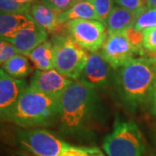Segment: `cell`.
I'll return each instance as SVG.
<instances>
[{"mask_svg": "<svg viewBox=\"0 0 156 156\" xmlns=\"http://www.w3.org/2000/svg\"><path fill=\"white\" fill-rule=\"evenodd\" d=\"M84 1H90V0H75V4L79 3V2H84Z\"/></svg>", "mask_w": 156, "mask_h": 156, "instance_id": "obj_32", "label": "cell"}, {"mask_svg": "<svg viewBox=\"0 0 156 156\" xmlns=\"http://www.w3.org/2000/svg\"><path fill=\"white\" fill-rule=\"evenodd\" d=\"M99 107L100 101L95 89L74 80L59 101L57 120L61 130L74 136L87 134Z\"/></svg>", "mask_w": 156, "mask_h": 156, "instance_id": "obj_1", "label": "cell"}, {"mask_svg": "<svg viewBox=\"0 0 156 156\" xmlns=\"http://www.w3.org/2000/svg\"><path fill=\"white\" fill-rule=\"evenodd\" d=\"M21 3H24V4H33L35 0H17Z\"/></svg>", "mask_w": 156, "mask_h": 156, "instance_id": "obj_30", "label": "cell"}, {"mask_svg": "<svg viewBox=\"0 0 156 156\" xmlns=\"http://www.w3.org/2000/svg\"><path fill=\"white\" fill-rule=\"evenodd\" d=\"M116 82L123 102L135 110L151 98L156 83V58L131 59L118 69Z\"/></svg>", "mask_w": 156, "mask_h": 156, "instance_id": "obj_2", "label": "cell"}, {"mask_svg": "<svg viewBox=\"0 0 156 156\" xmlns=\"http://www.w3.org/2000/svg\"><path fill=\"white\" fill-rule=\"evenodd\" d=\"M151 100H152V102H153V109H154V112L155 113L156 115V83L154 85V87L152 95H151Z\"/></svg>", "mask_w": 156, "mask_h": 156, "instance_id": "obj_28", "label": "cell"}, {"mask_svg": "<svg viewBox=\"0 0 156 156\" xmlns=\"http://www.w3.org/2000/svg\"><path fill=\"white\" fill-rule=\"evenodd\" d=\"M123 32L126 35L130 44L133 45V47H134L140 53H141L143 47V39H144L143 31L137 30L134 26H130L126 30H124Z\"/></svg>", "mask_w": 156, "mask_h": 156, "instance_id": "obj_22", "label": "cell"}, {"mask_svg": "<svg viewBox=\"0 0 156 156\" xmlns=\"http://www.w3.org/2000/svg\"><path fill=\"white\" fill-rule=\"evenodd\" d=\"M143 48L153 54H156V27L149 28L143 31Z\"/></svg>", "mask_w": 156, "mask_h": 156, "instance_id": "obj_27", "label": "cell"}, {"mask_svg": "<svg viewBox=\"0 0 156 156\" xmlns=\"http://www.w3.org/2000/svg\"><path fill=\"white\" fill-rule=\"evenodd\" d=\"M138 53L123 31L108 34L101 51V55L114 69L122 67Z\"/></svg>", "mask_w": 156, "mask_h": 156, "instance_id": "obj_8", "label": "cell"}, {"mask_svg": "<svg viewBox=\"0 0 156 156\" xmlns=\"http://www.w3.org/2000/svg\"><path fill=\"white\" fill-rule=\"evenodd\" d=\"M113 69L101 53H91L76 81L95 90L102 89L108 87L111 83Z\"/></svg>", "mask_w": 156, "mask_h": 156, "instance_id": "obj_9", "label": "cell"}, {"mask_svg": "<svg viewBox=\"0 0 156 156\" xmlns=\"http://www.w3.org/2000/svg\"><path fill=\"white\" fill-rule=\"evenodd\" d=\"M2 69L11 76L17 79L26 77L33 70L29 62V57L23 54H18L6 62L2 65Z\"/></svg>", "mask_w": 156, "mask_h": 156, "instance_id": "obj_18", "label": "cell"}, {"mask_svg": "<svg viewBox=\"0 0 156 156\" xmlns=\"http://www.w3.org/2000/svg\"><path fill=\"white\" fill-rule=\"evenodd\" d=\"M136 16L137 14L133 11H128L121 6H115L105 22L108 34L121 32L128 27L133 26Z\"/></svg>", "mask_w": 156, "mask_h": 156, "instance_id": "obj_15", "label": "cell"}, {"mask_svg": "<svg viewBox=\"0 0 156 156\" xmlns=\"http://www.w3.org/2000/svg\"><path fill=\"white\" fill-rule=\"evenodd\" d=\"M65 24L68 36L91 53L100 50L108 37L105 23L99 20H72Z\"/></svg>", "mask_w": 156, "mask_h": 156, "instance_id": "obj_7", "label": "cell"}, {"mask_svg": "<svg viewBox=\"0 0 156 156\" xmlns=\"http://www.w3.org/2000/svg\"><path fill=\"white\" fill-rule=\"evenodd\" d=\"M28 87L24 81L11 76L0 70V115L2 122H8L23 92Z\"/></svg>", "mask_w": 156, "mask_h": 156, "instance_id": "obj_11", "label": "cell"}, {"mask_svg": "<svg viewBox=\"0 0 156 156\" xmlns=\"http://www.w3.org/2000/svg\"><path fill=\"white\" fill-rule=\"evenodd\" d=\"M93 156H105V155H104V154H102V153H101V152L99 150L98 152H96V153H95V154H94Z\"/></svg>", "mask_w": 156, "mask_h": 156, "instance_id": "obj_31", "label": "cell"}, {"mask_svg": "<svg viewBox=\"0 0 156 156\" xmlns=\"http://www.w3.org/2000/svg\"><path fill=\"white\" fill-rule=\"evenodd\" d=\"M59 101L28 86L11 111L8 122L23 128L49 126L57 120Z\"/></svg>", "mask_w": 156, "mask_h": 156, "instance_id": "obj_3", "label": "cell"}, {"mask_svg": "<svg viewBox=\"0 0 156 156\" xmlns=\"http://www.w3.org/2000/svg\"><path fill=\"white\" fill-rule=\"evenodd\" d=\"M118 6H121L128 11H133L138 14L139 12L146 9L147 3L146 0H115Z\"/></svg>", "mask_w": 156, "mask_h": 156, "instance_id": "obj_25", "label": "cell"}, {"mask_svg": "<svg viewBox=\"0 0 156 156\" xmlns=\"http://www.w3.org/2000/svg\"><path fill=\"white\" fill-rule=\"evenodd\" d=\"M62 24L72 20H99L92 1H84L75 4L68 11L60 13Z\"/></svg>", "mask_w": 156, "mask_h": 156, "instance_id": "obj_17", "label": "cell"}, {"mask_svg": "<svg viewBox=\"0 0 156 156\" xmlns=\"http://www.w3.org/2000/svg\"><path fill=\"white\" fill-rule=\"evenodd\" d=\"M48 38V32L36 23L33 26L24 29L8 40L14 45L20 54L27 56L38 45L44 43Z\"/></svg>", "mask_w": 156, "mask_h": 156, "instance_id": "obj_12", "label": "cell"}, {"mask_svg": "<svg viewBox=\"0 0 156 156\" xmlns=\"http://www.w3.org/2000/svg\"><path fill=\"white\" fill-rule=\"evenodd\" d=\"M40 2L59 13L68 11L75 5V0H40Z\"/></svg>", "mask_w": 156, "mask_h": 156, "instance_id": "obj_24", "label": "cell"}, {"mask_svg": "<svg viewBox=\"0 0 156 156\" xmlns=\"http://www.w3.org/2000/svg\"><path fill=\"white\" fill-rule=\"evenodd\" d=\"M54 47V69L64 76L77 80L89 59L86 50L69 36H57L52 41Z\"/></svg>", "mask_w": 156, "mask_h": 156, "instance_id": "obj_5", "label": "cell"}, {"mask_svg": "<svg viewBox=\"0 0 156 156\" xmlns=\"http://www.w3.org/2000/svg\"><path fill=\"white\" fill-rule=\"evenodd\" d=\"M54 47L52 42L45 41L34 49L28 56L37 70H50L54 69Z\"/></svg>", "mask_w": 156, "mask_h": 156, "instance_id": "obj_16", "label": "cell"}, {"mask_svg": "<svg viewBox=\"0 0 156 156\" xmlns=\"http://www.w3.org/2000/svg\"><path fill=\"white\" fill-rule=\"evenodd\" d=\"M17 140L23 150L34 156H61L70 146L51 132L42 128L19 131Z\"/></svg>", "mask_w": 156, "mask_h": 156, "instance_id": "obj_6", "label": "cell"}, {"mask_svg": "<svg viewBox=\"0 0 156 156\" xmlns=\"http://www.w3.org/2000/svg\"><path fill=\"white\" fill-rule=\"evenodd\" d=\"M73 81L74 80L64 76L55 69H52L45 71L37 70L34 73L29 86L39 93L60 99Z\"/></svg>", "mask_w": 156, "mask_h": 156, "instance_id": "obj_10", "label": "cell"}, {"mask_svg": "<svg viewBox=\"0 0 156 156\" xmlns=\"http://www.w3.org/2000/svg\"><path fill=\"white\" fill-rule=\"evenodd\" d=\"M32 4H24L17 0H0L1 13L29 14Z\"/></svg>", "mask_w": 156, "mask_h": 156, "instance_id": "obj_20", "label": "cell"}, {"mask_svg": "<svg viewBox=\"0 0 156 156\" xmlns=\"http://www.w3.org/2000/svg\"><path fill=\"white\" fill-rule=\"evenodd\" d=\"M99 149L96 147H81L70 145L61 156H93Z\"/></svg>", "mask_w": 156, "mask_h": 156, "instance_id": "obj_26", "label": "cell"}, {"mask_svg": "<svg viewBox=\"0 0 156 156\" xmlns=\"http://www.w3.org/2000/svg\"><path fill=\"white\" fill-rule=\"evenodd\" d=\"M20 54L19 50L14 45L5 39H1L0 42V63L5 64L12 57Z\"/></svg>", "mask_w": 156, "mask_h": 156, "instance_id": "obj_23", "label": "cell"}, {"mask_svg": "<svg viewBox=\"0 0 156 156\" xmlns=\"http://www.w3.org/2000/svg\"><path fill=\"white\" fill-rule=\"evenodd\" d=\"M35 22L48 33L58 31L62 24L60 20V13L52 10L41 2L33 3L29 13Z\"/></svg>", "mask_w": 156, "mask_h": 156, "instance_id": "obj_13", "label": "cell"}, {"mask_svg": "<svg viewBox=\"0 0 156 156\" xmlns=\"http://www.w3.org/2000/svg\"><path fill=\"white\" fill-rule=\"evenodd\" d=\"M133 26L140 31L156 27V8L151 9L147 7L143 11L139 12Z\"/></svg>", "mask_w": 156, "mask_h": 156, "instance_id": "obj_19", "label": "cell"}, {"mask_svg": "<svg viewBox=\"0 0 156 156\" xmlns=\"http://www.w3.org/2000/svg\"><path fill=\"white\" fill-rule=\"evenodd\" d=\"M37 23L30 14L1 13L0 34L1 39H9L24 29L35 25Z\"/></svg>", "mask_w": 156, "mask_h": 156, "instance_id": "obj_14", "label": "cell"}, {"mask_svg": "<svg viewBox=\"0 0 156 156\" xmlns=\"http://www.w3.org/2000/svg\"><path fill=\"white\" fill-rule=\"evenodd\" d=\"M147 6L151 9H155L156 8V0H146Z\"/></svg>", "mask_w": 156, "mask_h": 156, "instance_id": "obj_29", "label": "cell"}, {"mask_svg": "<svg viewBox=\"0 0 156 156\" xmlns=\"http://www.w3.org/2000/svg\"><path fill=\"white\" fill-rule=\"evenodd\" d=\"M102 148L108 156H145L143 136L132 121L117 120L111 132L104 137Z\"/></svg>", "mask_w": 156, "mask_h": 156, "instance_id": "obj_4", "label": "cell"}, {"mask_svg": "<svg viewBox=\"0 0 156 156\" xmlns=\"http://www.w3.org/2000/svg\"><path fill=\"white\" fill-rule=\"evenodd\" d=\"M95 6L99 21L106 22L107 18L115 7V0H91Z\"/></svg>", "mask_w": 156, "mask_h": 156, "instance_id": "obj_21", "label": "cell"}]
</instances>
